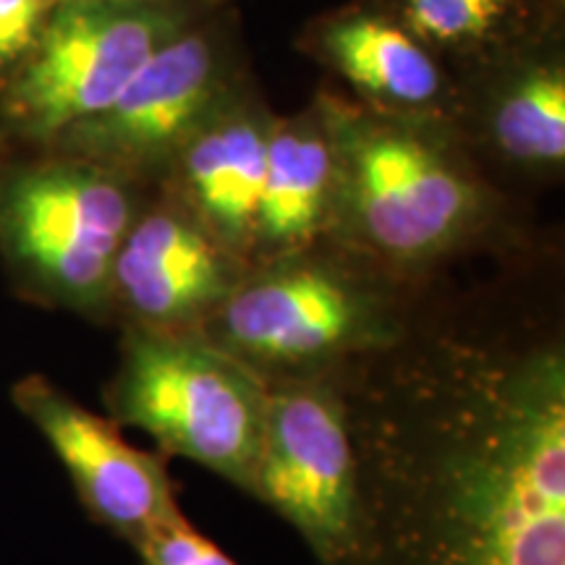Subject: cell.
<instances>
[{
  "mask_svg": "<svg viewBox=\"0 0 565 565\" xmlns=\"http://www.w3.org/2000/svg\"><path fill=\"white\" fill-rule=\"evenodd\" d=\"M341 565H565V328L440 282L404 341L343 370Z\"/></svg>",
  "mask_w": 565,
  "mask_h": 565,
  "instance_id": "cell-1",
  "label": "cell"
},
{
  "mask_svg": "<svg viewBox=\"0 0 565 565\" xmlns=\"http://www.w3.org/2000/svg\"><path fill=\"white\" fill-rule=\"evenodd\" d=\"M335 150L328 242L393 278L435 282L475 257L526 249L513 202L450 121L364 108L315 92Z\"/></svg>",
  "mask_w": 565,
  "mask_h": 565,
  "instance_id": "cell-2",
  "label": "cell"
},
{
  "mask_svg": "<svg viewBox=\"0 0 565 565\" xmlns=\"http://www.w3.org/2000/svg\"><path fill=\"white\" fill-rule=\"evenodd\" d=\"M443 280L393 278L322 242L246 267L200 335L265 383L335 374L404 341Z\"/></svg>",
  "mask_w": 565,
  "mask_h": 565,
  "instance_id": "cell-3",
  "label": "cell"
},
{
  "mask_svg": "<svg viewBox=\"0 0 565 565\" xmlns=\"http://www.w3.org/2000/svg\"><path fill=\"white\" fill-rule=\"evenodd\" d=\"M152 189L58 152L0 160V263L13 294L108 324L116 254Z\"/></svg>",
  "mask_w": 565,
  "mask_h": 565,
  "instance_id": "cell-4",
  "label": "cell"
},
{
  "mask_svg": "<svg viewBox=\"0 0 565 565\" xmlns=\"http://www.w3.org/2000/svg\"><path fill=\"white\" fill-rule=\"evenodd\" d=\"M225 0H58L0 79V152H42L108 108L160 47Z\"/></svg>",
  "mask_w": 565,
  "mask_h": 565,
  "instance_id": "cell-5",
  "label": "cell"
},
{
  "mask_svg": "<svg viewBox=\"0 0 565 565\" xmlns=\"http://www.w3.org/2000/svg\"><path fill=\"white\" fill-rule=\"evenodd\" d=\"M265 404V380L200 333L121 330V356L103 387L118 427L141 429L166 458L200 463L246 494Z\"/></svg>",
  "mask_w": 565,
  "mask_h": 565,
  "instance_id": "cell-6",
  "label": "cell"
},
{
  "mask_svg": "<svg viewBox=\"0 0 565 565\" xmlns=\"http://www.w3.org/2000/svg\"><path fill=\"white\" fill-rule=\"evenodd\" d=\"M249 74L242 19L225 0L160 47L108 108L42 152L89 160L154 189L181 141Z\"/></svg>",
  "mask_w": 565,
  "mask_h": 565,
  "instance_id": "cell-7",
  "label": "cell"
},
{
  "mask_svg": "<svg viewBox=\"0 0 565 565\" xmlns=\"http://www.w3.org/2000/svg\"><path fill=\"white\" fill-rule=\"evenodd\" d=\"M249 494L299 532L317 563H343L356 505L343 372L267 383Z\"/></svg>",
  "mask_w": 565,
  "mask_h": 565,
  "instance_id": "cell-8",
  "label": "cell"
},
{
  "mask_svg": "<svg viewBox=\"0 0 565 565\" xmlns=\"http://www.w3.org/2000/svg\"><path fill=\"white\" fill-rule=\"evenodd\" d=\"M454 129L492 175L555 183L565 171L563 19L456 74Z\"/></svg>",
  "mask_w": 565,
  "mask_h": 565,
  "instance_id": "cell-9",
  "label": "cell"
},
{
  "mask_svg": "<svg viewBox=\"0 0 565 565\" xmlns=\"http://www.w3.org/2000/svg\"><path fill=\"white\" fill-rule=\"evenodd\" d=\"M246 265L179 200L154 186L116 254L108 324L141 333H200Z\"/></svg>",
  "mask_w": 565,
  "mask_h": 565,
  "instance_id": "cell-10",
  "label": "cell"
},
{
  "mask_svg": "<svg viewBox=\"0 0 565 565\" xmlns=\"http://www.w3.org/2000/svg\"><path fill=\"white\" fill-rule=\"evenodd\" d=\"M11 404L58 456L92 524L134 547L183 513L166 456L126 443L116 422L84 408L45 374L13 383Z\"/></svg>",
  "mask_w": 565,
  "mask_h": 565,
  "instance_id": "cell-11",
  "label": "cell"
},
{
  "mask_svg": "<svg viewBox=\"0 0 565 565\" xmlns=\"http://www.w3.org/2000/svg\"><path fill=\"white\" fill-rule=\"evenodd\" d=\"M296 51L341 79L364 108L454 124L456 71L377 0L317 13L296 34Z\"/></svg>",
  "mask_w": 565,
  "mask_h": 565,
  "instance_id": "cell-12",
  "label": "cell"
},
{
  "mask_svg": "<svg viewBox=\"0 0 565 565\" xmlns=\"http://www.w3.org/2000/svg\"><path fill=\"white\" fill-rule=\"evenodd\" d=\"M275 118L249 74L181 141L158 183L246 267Z\"/></svg>",
  "mask_w": 565,
  "mask_h": 565,
  "instance_id": "cell-13",
  "label": "cell"
},
{
  "mask_svg": "<svg viewBox=\"0 0 565 565\" xmlns=\"http://www.w3.org/2000/svg\"><path fill=\"white\" fill-rule=\"evenodd\" d=\"M333 210V137L312 97L307 108L275 118L249 265L328 242Z\"/></svg>",
  "mask_w": 565,
  "mask_h": 565,
  "instance_id": "cell-14",
  "label": "cell"
},
{
  "mask_svg": "<svg viewBox=\"0 0 565 565\" xmlns=\"http://www.w3.org/2000/svg\"><path fill=\"white\" fill-rule=\"evenodd\" d=\"M450 68L463 71L540 32L563 13L542 0H377Z\"/></svg>",
  "mask_w": 565,
  "mask_h": 565,
  "instance_id": "cell-15",
  "label": "cell"
},
{
  "mask_svg": "<svg viewBox=\"0 0 565 565\" xmlns=\"http://www.w3.org/2000/svg\"><path fill=\"white\" fill-rule=\"evenodd\" d=\"M139 565H238L210 536L196 532L186 515L152 529L131 547Z\"/></svg>",
  "mask_w": 565,
  "mask_h": 565,
  "instance_id": "cell-16",
  "label": "cell"
},
{
  "mask_svg": "<svg viewBox=\"0 0 565 565\" xmlns=\"http://www.w3.org/2000/svg\"><path fill=\"white\" fill-rule=\"evenodd\" d=\"M55 0H0V79L32 51Z\"/></svg>",
  "mask_w": 565,
  "mask_h": 565,
  "instance_id": "cell-17",
  "label": "cell"
},
{
  "mask_svg": "<svg viewBox=\"0 0 565 565\" xmlns=\"http://www.w3.org/2000/svg\"><path fill=\"white\" fill-rule=\"evenodd\" d=\"M542 3H547L550 9H553V11L563 13V6H565V0H542Z\"/></svg>",
  "mask_w": 565,
  "mask_h": 565,
  "instance_id": "cell-18",
  "label": "cell"
},
{
  "mask_svg": "<svg viewBox=\"0 0 565 565\" xmlns=\"http://www.w3.org/2000/svg\"><path fill=\"white\" fill-rule=\"evenodd\" d=\"M3 154H6V152H0V160H3Z\"/></svg>",
  "mask_w": 565,
  "mask_h": 565,
  "instance_id": "cell-19",
  "label": "cell"
},
{
  "mask_svg": "<svg viewBox=\"0 0 565 565\" xmlns=\"http://www.w3.org/2000/svg\"><path fill=\"white\" fill-rule=\"evenodd\" d=\"M55 3H58V0H55Z\"/></svg>",
  "mask_w": 565,
  "mask_h": 565,
  "instance_id": "cell-20",
  "label": "cell"
}]
</instances>
